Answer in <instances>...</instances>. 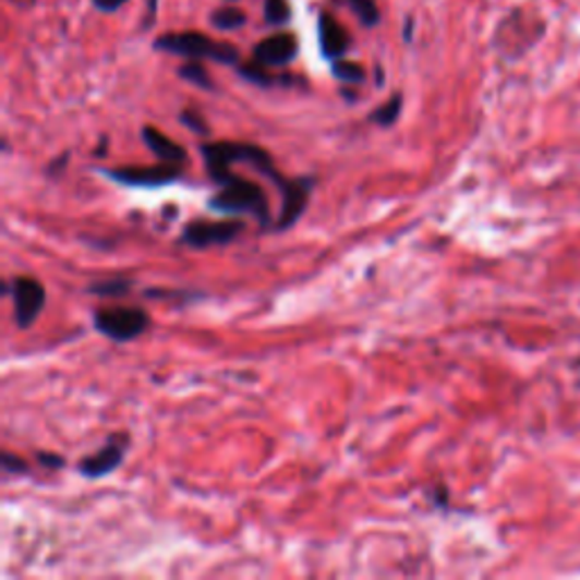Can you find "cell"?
I'll return each instance as SVG.
<instances>
[{
	"label": "cell",
	"instance_id": "19",
	"mask_svg": "<svg viewBox=\"0 0 580 580\" xmlns=\"http://www.w3.org/2000/svg\"><path fill=\"white\" fill-rule=\"evenodd\" d=\"M264 19L273 27L286 25L290 21V5H288V0H266Z\"/></svg>",
	"mask_w": 580,
	"mask_h": 580
},
{
	"label": "cell",
	"instance_id": "16",
	"mask_svg": "<svg viewBox=\"0 0 580 580\" xmlns=\"http://www.w3.org/2000/svg\"><path fill=\"white\" fill-rule=\"evenodd\" d=\"M331 73L336 80L345 82V84H361L365 82V69L357 62H350V60H334L331 62Z\"/></svg>",
	"mask_w": 580,
	"mask_h": 580
},
{
	"label": "cell",
	"instance_id": "7",
	"mask_svg": "<svg viewBox=\"0 0 580 580\" xmlns=\"http://www.w3.org/2000/svg\"><path fill=\"white\" fill-rule=\"evenodd\" d=\"M107 178H111L113 182L125 184V186H166L172 184L176 180H180L182 176V168L180 166H170V164H159L153 168H119V170H107L105 172Z\"/></svg>",
	"mask_w": 580,
	"mask_h": 580
},
{
	"label": "cell",
	"instance_id": "11",
	"mask_svg": "<svg viewBox=\"0 0 580 580\" xmlns=\"http://www.w3.org/2000/svg\"><path fill=\"white\" fill-rule=\"evenodd\" d=\"M141 138H143L145 145H148L150 153L159 161L170 164V166H182L186 161V150L182 148L180 143H176L170 136H166L164 132H159V130L148 125V128L141 130Z\"/></svg>",
	"mask_w": 580,
	"mask_h": 580
},
{
	"label": "cell",
	"instance_id": "17",
	"mask_svg": "<svg viewBox=\"0 0 580 580\" xmlns=\"http://www.w3.org/2000/svg\"><path fill=\"white\" fill-rule=\"evenodd\" d=\"M347 5L354 12V16L365 25L374 27L382 21V12L376 8V0H347Z\"/></svg>",
	"mask_w": 580,
	"mask_h": 580
},
{
	"label": "cell",
	"instance_id": "14",
	"mask_svg": "<svg viewBox=\"0 0 580 580\" xmlns=\"http://www.w3.org/2000/svg\"><path fill=\"white\" fill-rule=\"evenodd\" d=\"M401 107H403V98L401 94H395L386 105L376 107L372 113H370V121L376 123L379 128H390L397 123L399 113H401Z\"/></svg>",
	"mask_w": 580,
	"mask_h": 580
},
{
	"label": "cell",
	"instance_id": "12",
	"mask_svg": "<svg viewBox=\"0 0 580 580\" xmlns=\"http://www.w3.org/2000/svg\"><path fill=\"white\" fill-rule=\"evenodd\" d=\"M239 73L247 82H252L256 86H264V89H270V86H275V84H293V82H288V77H277V75L268 73V67H264L256 60L250 62V64H241Z\"/></svg>",
	"mask_w": 580,
	"mask_h": 580
},
{
	"label": "cell",
	"instance_id": "8",
	"mask_svg": "<svg viewBox=\"0 0 580 580\" xmlns=\"http://www.w3.org/2000/svg\"><path fill=\"white\" fill-rule=\"evenodd\" d=\"M125 445H128L125 435L123 438L107 440V445L100 451L80 460L77 472L86 479H102L111 474L116 468H121V462L125 458Z\"/></svg>",
	"mask_w": 580,
	"mask_h": 580
},
{
	"label": "cell",
	"instance_id": "18",
	"mask_svg": "<svg viewBox=\"0 0 580 580\" xmlns=\"http://www.w3.org/2000/svg\"><path fill=\"white\" fill-rule=\"evenodd\" d=\"M132 288V281L128 279H107V281H98L89 286V293L94 295H102V298H121L128 295Z\"/></svg>",
	"mask_w": 580,
	"mask_h": 580
},
{
	"label": "cell",
	"instance_id": "9",
	"mask_svg": "<svg viewBox=\"0 0 580 580\" xmlns=\"http://www.w3.org/2000/svg\"><path fill=\"white\" fill-rule=\"evenodd\" d=\"M300 44L293 33H279L273 37H266L254 46V60L264 67H286L298 57Z\"/></svg>",
	"mask_w": 580,
	"mask_h": 580
},
{
	"label": "cell",
	"instance_id": "21",
	"mask_svg": "<svg viewBox=\"0 0 580 580\" xmlns=\"http://www.w3.org/2000/svg\"><path fill=\"white\" fill-rule=\"evenodd\" d=\"M0 462H3V470H5L8 474H25V472H27V462H25L23 458L10 454V451L3 454V458H0Z\"/></svg>",
	"mask_w": 580,
	"mask_h": 580
},
{
	"label": "cell",
	"instance_id": "15",
	"mask_svg": "<svg viewBox=\"0 0 580 580\" xmlns=\"http://www.w3.org/2000/svg\"><path fill=\"white\" fill-rule=\"evenodd\" d=\"M247 23V16L239 8H220L212 14V25L218 31H239Z\"/></svg>",
	"mask_w": 580,
	"mask_h": 580
},
{
	"label": "cell",
	"instance_id": "13",
	"mask_svg": "<svg viewBox=\"0 0 580 580\" xmlns=\"http://www.w3.org/2000/svg\"><path fill=\"white\" fill-rule=\"evenodd\" d=\"M178 73H180L182 80L191 82L193 86H200L202 92H214L216 89V84H214L209 71L205 69V64H202V60H191L189 64L180 67Z\"/></svg>",
	"mask_w": 580,
	"mask_h": 580
},
{
	"label": "cell",
	"instance_id": "22",
	"mask_svg": "<svg viewBox=\"0 0 580 580\" xmlns=\"http://www.w3.org/2000/svg\"><path fill=\"white\" fill-rule=\"evenodd\" d=\"M37 460H39V466H44V468H48V470H60V468H64V458H62V456H57V454L39 451V454H37Z\"/></svg>",
	"mask_w": 580,
	"mask_h": 580
},
{
	"label": "cell",
	"instance_id": "20",
	"mask_svg": "<svg viewBox=\"0 0 580 580\" xmlns=\"http://www.w3.org/2000/svg\"><path fill=\"white\" fill-rule=\"evenodd\" d=\"M180 123L186 125V128H189L191 132H195V134H202V136H207V134H209V125H207V121L202 119V116H200L197 111H193V109H184V111L180 113Z\"/></svg>",
	"mask_w": 580,
	"mask_h": 580
},
{
	"label": "cell",
	"instance_id": "3",
	"mask_svg": "<svg viewBox=\"0 0 580 580\" xmlns=\"http://www.w3.org/2000/svg\"><path fill=\"white\" fill-rule=\"evenodd\" d=\"M155 50L189 57V60H202V62L212 60V62H218L225 67H237L241 60V55L234 46L225 44V41H216V39L202 35V33L161 35L155 41Z\"/></svg>",
	"mask_w": 580,
	"mask_h": 580
},
{
	"label": "cell",
	"instance_id": "2",
	"mask_svg": "<svg viewBox=\"0 0 580 580\" xmlns=\"http://www.w3.org/2000/svg\"><path fill=\"white\" fill-rule=\"evenodd\" d=\"M214 182L220 184V191L209 202V207L214 212L225 214V216L250 214L261 225H268V220H270L268 195L256 182L239 178L231 170L220 172V176L214 178Z\"/></svg>",
	"mask_w": 580,
	"mask_h": 580
},
{
	"label": "cell",
	"instance_id": "5",
	"mask_svg": "<svg viewBox=\"0 0 580 580\" xmlns=\"http://www.w3.org/2000/svg\"><path fill=\"white\" fill-rule=\"evenodd\" d=\"M245 229V222L237 216L231 220H193L184 227L182 241L193 250H207L237 241Z\"/></svg>",
	"mask_w": 580,
	"mask_h": 580
},
{
	"label": "cell",
	"instance_id": "24",
	"mask_svg": "<svg viewBox=\"0 0 580 580\" xmlns=\"http://www.w3.org/2000/svg\"><path fill=\"white\" fill-rule=\"evenodd\" d=\"M145 12H148V16H145V27H150L159 12V0H145Z\"/></svg>",
	"mask_w": 580,
	"mask_h": 580
},
{
	"label": "cell",
	"instance_id": "10",
	"mask_svg": "<svg viewBox=\"0 0 580 580\" xmlns=\"http://www.w3.org/2000/svg\"><path fill=\"white\" fill-rule=\"evenodd\" d=\"M317 39H321V50L327 60H340V57L350 50L352 37L345 27L338 23V19L329 12H323L317 16Z\"/></svg>",
	"mask_w": 580,
	"mask_h": 580
},
{
	"label": "cell",
	"instance_id": "4",
	"mask_svg": "<svg viewBox=\"0 0 580 580\" xmlns=\"http://www.w3.org/2000/svg\"><path fill=\"white\" fill-rule=\"evenodd\" d=\"M150 325V315L136 306H107L94 313V327L113 342L136 340Z\"/></svg>",
	"mask_w": 580,
	"mask_h": 580
},
{
	"label": "cell",
	"instance_id": "6",
	"mask_svg": "<svg viewBox=\"0 0 580 580\" xmlns=\"http://www.w3.org/2000/svg\"><path fill=\"white\" fill-rule=\"evenodd\" d=\"M10 295L14 300V321L16 327L27 329L41 315L46 306V290L41 281L33 277H16L10 286Z\"/></svg>",
	"mask_w": 580,
	"mask_h": 580
},
{
	"label": "cell",
	"instance_id": "23",
	"mask_svg": "<svg viewBox=\"0 0 580 580\" xmlns=\"http://www.w3.org/2000/svg\"><path fill=\"white\" fill-rule=\"evenodd\" d=\"M92 3L100 12H116V10H121L128 0H92Z\"/></svg>",
	"mask_w": 580,
	"mask_h": 580
},
{
	"label": "cell",
	"instance_id": "1",
	"mask_svg": "<svg viewBox=\"0 0 580 580\" xmlns=\"http://www.w3.org/2000/svg\"><path fill=\"white\" fill-rule=\"evenodd\" d=\"M202 157L207 161L209 176L216 178L225 170H231V164H250L254 170H258L261 176L270 178L281 193H286L290 186L295 184V180L283 178L281 172L275 168L273 157L254 143H241V141H218V143H205L202 145Z\"/></svg>",
	"mask_w": 580,
	"mask_h": 580
}]
</instances>
